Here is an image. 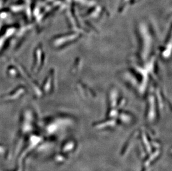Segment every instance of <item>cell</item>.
Wrapping results in <instances>:
<instances>
[{
  "label": "cell",
  "mask_w": 172,
  "mask_h": 171,
  "mask_svg": "<svg viewBox=\"0 0 172 171\" xmlns=\"http://www.w3.org/2000/svg\"><path fill=\"white\" fill-rule=\"evenodd\" d=\"M149 76L144 66L139 64L131 65L130 68L123 73L125 81L140 96L146 93Z\"/></svg>",
  "instance_id": "1"
},
{
  "label": "cell",
  "mask_w": 172,
  "mask_h": 171,
  "mask_svg": "<svg viewBox=\"0 0 172 171\" xmlns=\"http://www.w3.org/2000/svg\"><path fill=\"white\" fill-rule=\"evenodd\" d=\"M139 41L140 59L147 61L150 57L151 52L154 46V36L151 28L144 24H140L137 27Z\"/></svg>",
  "instance_id": "2"
},
{
  "label": "cell",
  "mask_w": 172,
  "mask_h": 171,
  "mask_svg": "<svg viewBox=\"0 0 172 171\" xmlns=\"http://www.w3.org/2000/svg\"><path fill=\"white\" fill-rule=\"evenodd\" d=\"M81 33L76 32V31H73L72 32H70L61 36L57 38L56 41V44L58 46H65L68 44H71L77 41L81 37Z\"/></svg>",
  "instance_id": "3"
},
{
  "label": "cell",
  "mask_w": 172,
  "mask_h": 171,
  "mask_svg": "<svg viewBox=\"0 0 172 171\" xmlns=\"http://www.w3.org/2000/svg\"><path fill=\"white\" fill-rule=\"evenodd\" d=\"M147 117L149 121H154L156 117V111L158 102L154 92H151L147 95Z\"/></svg>",
  "instance_id": "4"
},
{
  "label": "cell",
  "mask_w": 172,
  "mask_h": 171,
  "mask_svg": "<svg viewBox=\"0 0 172 171\" xmlns=\"http://www.w3.org/2000/svg\"><path fill=\"white\" fill-rule=\"evenodd\" d=\"M122 97L120 96L119 91L116 87H111L109 90L108 93V103L109 104V108H116L118 106L120 99Z\"/></svg>",
  "instance_id": "5"
},
{
  "label": "cell",
  "mask_w": 172,
  "mask_h": 171,
  "mask_svg": "<svg viewBox=\"0 0 172 171\" xmlns=\"http://www.w3.org/2000/svg\"><path fill=\"white\" fill-rule=\"evenodd\" d=\"M76 88L80 95L84 97L91 98H95L96 97L95 93L94 91L90 87L82 83V82H78L76 84Z\"/></svg>",
  "instance_id": "6"
},
{
  "label": "cell",
  "mask_w": 172,
  "mask_h": 171,
  "mask_svg": "<svg viewBox=\"0 0 172 171\" xmlns=\"http://www.w3.org/2000/svg\"><path fill=\"white\" fill-rule=\"evenodd\" d=\"M171 33L169 36L168 41L165 44L160 47V55L164 59H167L171 55Z\"/></svg>",
  "instance_id": "7"
},
{
  "label": "cell",
  "mask_w": 172,
  "mask_h": 171,
  "mask_svg": "<svg viewBox=\"0 0 172 171\" xmlns=\"http://www.w3.org/2000/svg\"><path fill=\"white\" fill-rule=\"evenodd\" d=\"M115 124V120H110V121H107L103 123H100L98 124L97 126V127L101 128V127H107L108 126H114V125Z\"/></svg>",
  "instance_id": "8"
}]
</instances>
